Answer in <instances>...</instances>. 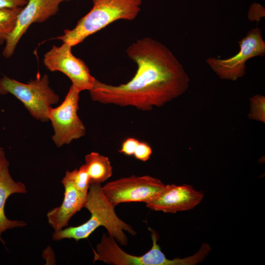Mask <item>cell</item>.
Segmentation results:
<instances>
[{
  "label": "cell",
  "instance_id": "44dd1931",
  "mask_svg": "<svg viewBox=\"0 0 265 265\" xmlns=\"http://www.w3.org/2000/svg\"></svg>",
  "mask_w": 265,
  "mask_h": 265
},
{
  "label": "cell",
  "instance_id": "3957f363",
  "mask_svg": "<svg viewBox=\"0 0 265 265\" xmlns=\"http://www.w3.org/2000/svg\"><path fill=\"white\" fill-rule=\"evenodd\" d=\"M90 11L72 29H65L55 39L73 47L88 36L119 20L132 21L141 10L142 0H92Z\"/></svg>",
  "mask_w": 265,
  "mask_h": 265
},
{
  "label": "cell",
  "instance_id": "2e32d148",
  "mask_svg": "<svg viewBox=\"0 0 265 265\" xmlns=\"http://www.w3.org/2000/svg\"><path fill=\"white\" fill-rule=\"evenodd\" d=\"M64 177L70 180L80 192L87 194L90 183L85 164L81 165L78 169L67 171Z\"/></svg>",
  "mask_w": 265,
  "mask_h": 265
},
{
  "label": "cell",
  "instance_id": "8fae6325",
  "mask_svg": "<svg viewBox=\"0 0 265 265\" xmlns=\"http://www.w3.org/2000/svg\"><path fill=\"white\" fill-rule=\"evenodd\" d=\"M203 197V193L195 190L190 185H167L153 200L146 204V207L156 211L176 213L192 209Z\"/></svg>",
  "mask_w": 265,
  "mask_h": 265
},
{
  "label": "cell",
  "instance_id": "7a4b0ae2",
  "mask_svg": "<svg viewBox=\"0 0 265 265\" xmlns=\"http://www.w3.org/2000/svg\"><path fill=\"white\" fill-rule=\"evenodd\" d=\"M84 207L90 212V218L79 226L55 231L53 234V240L73 238L78 241L87 238L97 228L103 226L107 230L109 235L125 246L127 244L128 239L124 231L132 236L136 234L131 225L116 215L114 207L106 197L100 185L90 184Z\"/></svg>",
  "mask_w": 265,
  "mask_h": 265
},
{
  "label": "cell",
  "instance_id": "9a60e30c",
  "mask_svg": "<svg viewBox=\"0 0 265 265\" xmlns=\"http://www.w3.org/2000/svg\"><path fill=\"white\" fill-rule=\"evenodd\" d=\"M22 8H0V44L5 42L13 32Z\"/></svg>",
  "mask_w": 265,
  "mask_h": 265
},
{
  "label": "cell",
  "instance_id": "ba28073f",
  "mask_svg": "<svg viewBox=\"0 0 265 265\" xmlns=\"http://www.w3.org/2000/svg\"><path fill=\"white\" fill-rule=\"evenodd\" d=\"M238 43L239 51L234 56L223 59L211 57L206 60L221 79L236 80L243 77L245 73L246 62L254 57L265 54V42L261 29L257 27L249 30Z\"/></svg>",
  "mask_w": 265,
  "mask_h": 265
},
{
  "label": "cell",
  "instance_id": "ac0fdd59",
  "mask_svg": "<svg viewBox=\"0 0 265 265\" xmlns=\"http://www.w3.org/2000/svg\"><path fill=\"white\" fill-rule=\"evenodd\" d=\"M152 153V149L148 144L139 141L133 155L139 160L146 161L150 159Z\"/></svg>",
  "mask_w": 265,
  "mask_h": 265
},
{
  "label": "cell",
  "instance_id": "5b68a950",
  "mask_svg": "<svg viewBox=\"0 0 265 265\" xmlns=\"http://www.w3.org/2000/svg\"><path fill=\"white\" fill-rule=\"evenodd\" d=\"M151 232L153 245L145 254L136 256L128 254L123 250L110 235L104 234L100 242L94 252V263L101 261L107 264L115 265H183L184 259L169 260L166 258L158 244L157 232L149 228Z\"/></svg>",
  "mask_w": 265,
  "mask_h": 265
},
{
  "label": "cell",
  "instance_id": "6da1fadb",
  "mask_svg": "<svg viewBox=\"0 0 265 265\" xmlns=\"http://www.w3.org/2000/svg\"><path fill=\"white\" fill-rule=\"evenodd\" d=\"M126 53L137 66L134 76L118 85L96 79L89 90L93 101L149 111L164 105L187 90L189 79L183 66L159 41L151 37L138 39L128 47Z\"/></svg>",
  "mask_w": 265,
  "mask_h": 265
},
{
  "label": "cell",
  "instance_id": "7c38bea8",
  "mask_svg": "<svg viewBox=\"0 0 265 265\" xmlns=\"http://www.w3.org/2000/svg\"><path fill=\"white\" fill-rule=\"evenodd\" d=\"M9 162L6 157L5 152L0 147V240L3 244L4 241L1 238L3 232L7 230L26 225L23 220H10L7 218L4 207L7 198L15 193H26V186L21 182H15L11 177L9 170Z\"/></svg>",
  "mask_w": 265,
  "mask_h": 265
},
{
  "label": "cell",
  "instance_id": "4fadbf2b",
  "mask_svg": "<svg viewBox=\"0 0 265 265\" xmlns=\"http://www.w3.org/2000/svg\"><path fill=\"white\" fill-rule=\"evenodd\" d=\"M61 182L64 187L63 202L59 207L48 212L47 214L49 224L55 231L67 227L71 218L84 207L87 194H85L64 177Z\"/></svg>",
  "mask_w": 265,
  "mask_h": 265
},
{
  "label": "cell",
  "instance_id": "d6986e66",
  "mask_svg": "<svg viewBox=\"0 0 265 265\" xmlns=\"http://www.w3.org/2000/svg\"><path fill=\"white\" fill-rule=\"evenodd\" d=\"M139 142V141L134 138H128L123 142L118 151L127 156H132Z\"/></svg>",
  "mask_w": 265,
  "mask_h": 265
},
{
  "label": "cell",
  "instance_id": "9c48e42d",
  "mask_svg": "<svg viewBox=\"0 0 265 265\" xmlns=\"http://www.w3.org/2000/svg\"><path fill=\"white\" fill-rule=\"evenodd\" d=\"M72 47L66 43L60 46H53L44 54V65L52 72L59 71L65 74L77 91H89L93 87L96 79L91 75L85 63L72 53Z\"/></svg>",
  "mask_w": 265,
  "mask_h": 265
},
{
  "label": "cell",
  "instance_id": "30bf717a",
  "mask_svg": "<svg viewBox=\"0 0 265 265\" xmlns=\"http://www.w3.org/2000/svg\"><path fill=\"white\" fill-rule=\"evenodd\" d=\"M71 0H28L18 15L15 28L6 41L2 54L5 58L14 53L20 39L33 23H43L54 15L60 4Z\"/></svg>",
  "mask_w": 265,
  "mask_h": 265
},
{
  "label": "cell",
  "instance_id": "52a82bcc",
  "mask_svg": "<svg viewBox=\"0 0 265 265\" xmlns=\"http://www.w3.org/2000/svg\"><path fill=\"white\" fill-rule=\"evenodd\" d=\"M80 93L72 86L62 103L49 112L53 129V142L58 147L69 144L86 134V128L78 115Z\"/></svg>",
  "mask_w": 265,
  "mask_h": 265
},
{
  "label": "cell",
  "instance_id": "e0dca14e",
  "mask_svg": "<svg viewBox=\"0 0 265 265\" xmlns=\"http://www.w3.org/2000/svg\"><path fill=\"white\" fill-rule=\"evenodd\" d=\"M265 98L257 95L250 99V111L249 117L265 122Z\"/></svg>",
  "mask_w": 265,
  "mask_h": 265
},
{
  "label": "cell",
  "instance_id": "5bb4252c",
  "mask_svg": "<svg viewBox=\"0 0 265 265\" xmlns=\"http://www.w3.org/2000/svg\"><path fill=\"white\" fill-rule=\"evenodd\" d=\"M86 170L90 184L100 185L112 174V167L107 157L92 152L85 157Z\"/></svg>",
  "mask_w": 265,
  "mask_h": 265
},
{
  "label": "cell",
  "instance_id": "277c9868",
  "mask_svg": "<svg viewBox=\"0 0 265 265\" xmlns=\"http://www.w3.org/2000/svg\"><path fill=\"white\" fill-rule=\"evenodd\" d=\"M10 93L19 100L29 113L41 121H49L52 105L57 104L59 97L49 86L47 75L25 83L4 76L0 79V94Z\"/></svg>",
  "mask_w": 265,
  "mask_h": 265
},
{
  "label": "cell",
  "instance_id": "ffe728a7",
  "mask_svg": "<svg viewBox=\"0 0 265 265\" xmlns=\"http://www.w3.org/2000/svg\"><path fill=\"white\" fill-rule=\"evenodd\" d=\"M27 2V0H0V8L23 7Z\"/></svg>",
  "mask_w": 265,
  "mask_h": 265
},
{
  "label": "cell",
  "instance_id": "8992f818",
  "mask_svg": "<svg viewBox=\"0 0 265 265\" xmlns=\"http://www.w3.org/2000/svg\"><path fill=\"white\" fill-rule=\"evenodd\" d=\"M165 186L160 180L150 176L132 175L108 182L102 189L108 202L115 207L121 203H149Z\"/></svg>",
  "mask_w": 265,
  "mask_h": 265
}]
</instances>
